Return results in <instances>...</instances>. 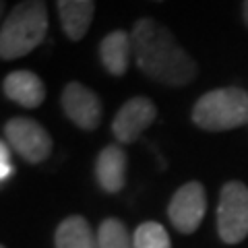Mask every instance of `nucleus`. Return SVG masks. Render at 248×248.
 Masks as SVG:
<instances>
[{
  "label": "nucleus",
  "instance_id": "1",
  "mask_svg": "<svg viewBox=\"0 0 248 248\" xmlns=\"http://www.w3.org/2000/svg\"><path fill=\"white\" fill-rule=\"evenodd\" d=\"M130 37L139 71L151 81L168 87H184L197 79L199 66L195 58H190L166 25L143 17L133 25Z\"/></svg>",
  "mask_w": 248,
  "mask_h": 248
},
{
  "label": "nucleus",
  "instance_id": "2",
  "mask_svg": "<svg viewBox=\"0 0 248 248\" xmlns=\"http://www.w3.org/2000/svg\"><path fill=\"white\" fill-rule=\"evenodd\" d=\"M48 33L46 0H23L4 17L0 27V58L17 60L33 52Z\"/></svg>",
  "mask_w": 248,
  "mask_h": 248
},
{
  "label": "nucleus",
  "instance_id": "3",
  "mask_svg": "<svg viewBox=\"0 0 248 248\" xmlns=\"http://www.w3.org/2000/svg\"><path fill=\"white\" fill-rule=\"evenodd\" d=\"M192 122L209 133H223L248 124V91L219 87L207 91L192 106Z\"/></svg>",
  "mask_w": 248,
  "mask_h": 248
},
{
  "label": "nucleus",
  "instance_id": "4",
  "mask_svg": "<svg viewBox=\"0 0 248 248\" xmlns=\"http://www.w3.org/2000/svg\"><path fill=\"white\" fill-rule=\"evenodd\" d=\"M217 232L226 244H238L248 236V186L232 180L223 184L217 209Z\"/></svg>",
  "mask_w": 248,
  "mask_h": 248
},
{
  "label": "nucleus",
  "instance_id": "5",
  "mask_svg": "<svg viewBox=\"0 0 248 248\" xmlns=\"http://www.w3.org/2000/svg\"><path fill=\"white\" fill-rule=\"evenodd\" d=\"M4 139L9 147L27 161V164H40L48 159L52 153V137L40 122L31 118H11L4 124Z\"/></svg>",
  "mask_w": 248,
  "mask_h": 248
},
{
  "label": "nucleus",
  "instance_id": "6",
  "mask_svg": "<svg viewBox=\"0 0 248 248\" xmlns=\"http://www.w3.org/2000/svg\"><path fill=\"white\" fill-rule=\"evenodd\" d=\"M207 211V197L201 182H186L180 186L168 207L170 221L182 234H192L201 226Z\"/></svg>",
  "mask_w": 248,
  "mask_h": 248
},
{
  "label": "nucleus",
  "instance_id": "7",
  "mask_svg": "<svg viewBox=\"0 0 248 248\" xmlns=\"http://www.w3.org/2000/svg\"><path fill=\"white\" fill-rule=\"evenodd\" d=\"M60 104L64 114L68 116V120L83 130H95L102 122V99L97 97L95 91L85 87L79 81H71L62 89Z\"/></svg>",
  "mask_w": 248,
  "mask_h": 248
},
{
  "label": "nucleus",
  "instance_id": "8",
  "mask_svg": "<svg viewBox=\"0 0 248 248\" xmlns=\"http://www.w3.org/2000/svg\"><path fill=\"white\" fill-rule=\"evenodd\" d=\"M157 118V108L149 97L135 95L128 102H124L122 108L116 112L112 120V135L118 143H135L147 128Z\"/></svg>",
  "mask_w": 248,
  "mask_h": 248
},
{
  "label": "nucleus",
  "instance_id": "9",
  "mask_svg": "<svg viewBox=\"0 0 248 248\" xmlns=\"http://www.w3.org/2000/svg\"><path fill=\"white\" fill-rule=\"evenodd\" d=\"M2 93L13 104L35 110L46 99V85L31 71H13L2 79Z\"/></svg>",
  "mask_w": 248,
  "mask_h": 248
},
{
  "label": "nucleus",
  "instance_id": "10",
  "mask_svg": "<svg viewBox=\"0 0 248 248\" xmlns=\"http://www.w3.org/2000/svg\"><path fill=\"white\" fill-rule=\"evenodd\" d=\"M126 166L128 157L120 145H108L95 161V178L104 192L116 195L126 184Z\"/></svg>",
  "mask_w": 248,
  "mask_h": 248
},
{
  "label": "nucleus",
  "instance_id": "11",
  "mask_svg": "<svg viewBox=\"0 0 248 248\" xmlns=\"http://www.w3.org/2000/svg\"><path fill=\"white\" fill-rule=\"evenodd\" d=\"M130 58H135L133 50V37L124 29L110 31L102 42H99V60L104 68L114 77L126 75Z\"/></svg>",
  "mask_w": 248,
  "mask_h": 248
},
{
  "label": "nucleus",
  "instance_id": "12",
  "mask_svg": "<svg viewBox=\"0 0 248 248\" xmlns=\"http://www.w3.org/2000/svg\"><path fill=\"white\" fill-rule=\"evenodd\" d=\"M58 19L71 42H81L91 27L95 2L93 0H56Z\"/></svg>",
  "mask_w": 248,
  "mask_h": 248
},
{
  "label": "nucleus",
  "instance_id": "13",
  "mask_svg": "<svg viewBox=\"0 0 248 248\" xmlns=\"http://www.w3.org/2000/svg\"><path fill=\"white\" fill-rule=\"evenodd\" d=\"M56 248H97V234L85 217L71 215L56 230Z\"/></svg>",
  "mask_w": 248,
  "mask_h": 248
},
{
  "label": "nucleus",
  "instance_id": "14",
  "mask_svg": "<svg viewBox=\"0 0 248 248\" xmlns=\"http://www.w3.org/2000/svg\"><path fill=\"white\" fill-rule=\"evenodd\" d=\"M97 248H135V244L126 226L116 217H108L97 230Z\"/></svg>",
  "mask_w": 248,
  "mask_h": 248
},
{
  "label": "nucleus",
  "instance_id": "15",
  "mask_svg": "<svg viewBox=\"0 0 248 248\" xmlns=\"http://www.w3.org/2000/svg\"><path fill=\"white\" fill-rule=\"evenodd\" d=\"M135 248H172L166 228L157 221H145L135 230Z\"/></svg>",
  "mask_w": 248,
  "mask_h": 248
},
{
  "label": "nucleus",
  "instance_id": "16",
  "mask_svg": "<svg viewBox=\"0 0 248 248\" xmlns=\"http://www.w3.org/2000/svg\"><path fill=\"white\" fill-rule=\"evenodd\" d=\"M15 168H13V159H11V147L6 141H2L0 145V180L6 182L13 176Z\"/></svg>",
  "mask_w": 248,
  "mask_h": 248
},
{
  "label": "nucleus",
  "instance_id": "17",
  "mask_svg": "<svg viewBox=\"0 0 248 248\" xmlns=\"http://www.w3.org/2000/svg\"><path fill=\"white\" fill-rule=\"evenodd\" d=\"M242 19H244L246 27H248V0H244V2H242Z\"/></svg>",
  "mask_w": 248,
  "mask_h": 248
},
{
  "label": "nucleus",
  "instance_id": "18",
  "mask_svg": "<svg viewBox=\"0 0 248 248\" xmlns=\"http://www.w3.org/2000/svg\"><path fill=\"white\" fill-rule=\"evenodd\" d=\"M155 2H161V0H155Z\"/></svg>",
  "mask_w": 248,
  "mask_h": 248
}]
</instances>
